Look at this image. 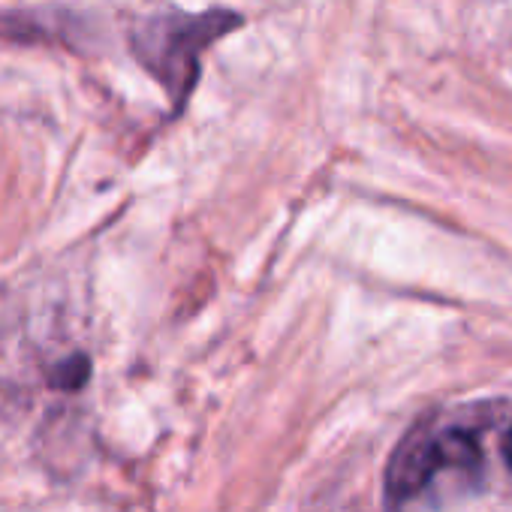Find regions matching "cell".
Returning a JSON list of instances; mask_svg holds the SVG:
<instances>
[{
	"label": "cell",
	"mask_w": 512,
	"mask_h": 512,
	"mask_svg": "<svg viewBox=\"0 0 512 512\" xmlns=\"http://www.w3.org/2000/svg\"><path fill=\"white\" fill-rule=\"evenodd\" d=\"M503 458H506V464L512 470V428L506 431V440H503Z\"/></svg>",
	"instance_id": "cell-3"
},
{
	"label": "cell",
	"mask_w": 512,
	"mask_h": 512,
	"mask_svg": "<svg viewBox=\"0 0 512 512\" xmlns=\"http://www.w3.org/2000/svg\"><path fill=\"white\" fill-rule=\"evenodd\" d=\"M479 464V437L461 425H449L422 440H413L398 452V458L389 467V494L395 503H407L425 494L440 479L473 476Z\"/></svg>",
	"instance_id": "cell-2"
},
{
	"label": "cell",
	"mask_w": 512,
	"mask_h": 512,
	"mask_svg": "<svg viewBox=\"0 0 512 512\" xmlns=\"http://www.w3.org/2000/svg\"><path fill=\"white\" fill-rule=\"evenodd\" d=\"M232 25H238V19L226 13L157 16L133 34V49L139 61L181 103L199 73V52L220 34L232 31Z\"/></svg>",
	"instance_id": "cell-1"
}]
</instances>
